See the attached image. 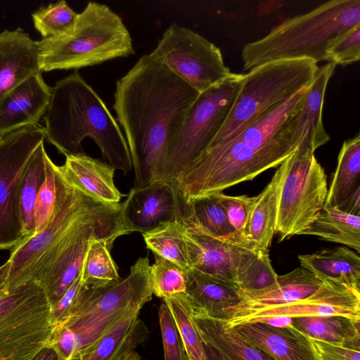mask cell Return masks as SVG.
Here are the masks:
<instances>
[{"instance_id": "obj_13", "label": "cell", "mask_w": 360, "mask_h": 360, "mask_svg": "<svg viewBox=\"0 0 360 360\" xmlns=\"http://www.w3.org/2000/svg\"><path fill=\"white\" fill-rule=\"evenodd\" d=\"M99 202L72 187L65 180L53 217L48 225L41 231L25 238L12 249L8 259L11 262L9 276L1 292L8 291L32 279L34 266L40 257L79 217Z\"/></svg>"}, {"instance_id": "obj_6", "label": "cell", "mask_w": 360, "mask_h": 360, "mask_svg": "<svg viewBox=\"0 0 360 360\" xmlns=\"http://www.w3.org/2000/svg\"><path fill=\"white\" fill-rule=\"evenodd\" d=\"M122 202H99L79 217L35 264L32 278L44 289L50 306L55 304L81 274L91 243L128 234L122 219Z\"/></svg>"}, {"instance_id": "obj_14", "label": "cell", "mask_w": 360, "mask_h": 360, "mask_svg": "<svg viewBox=\"0 0 360 360\" xmlns=\"http://www.w3.org/2000/svg\"><path fill=\"white\" fill-rule=\"evenodd\" d=\"M340 315L360 319V291L344 285L326 281L310 296L290 303L235 311L225 321L236 326L259 317H301Z\"/></svg>"}, {"instance_id": "obj_16", "label": "cell", "mask_w": 360, "mask_h": 360, "mask_svg": "<svg viewBox=\"0 0 360 360\" xmlns=\"http://www.w3.org/2000/svg\"><path fill=\"white\" fill-rule=\"evenodd\" d=\"M122 214L129 233H147L176 221L177 202L172 184L160 179L144 187H133L122 202Z\"/></svg>"}, {"instance_id": "obj_22", "label": "cell", "mask_w": 360, "mask_h": 360, "mask_svg": "<svg viewBox=\"0 0 360 360\" xmlns=\"http://www.w3.org/2000/svg\"><path fill=\"white\" fill-rule=\"evenodd\" d=\"M325 282L309 270L297 267L284 275H278L276 284L268 289L255 292L239 291L242 301L227 310L226 320L229 314L235 311L286 304L306 298Z\"/></svg>"}, {"instance_id": "obj_28", "label": "cell", "mask_w": 360, "mask_h": 360, "mask_svg": "<svg viewBox=\"0 0 360 360\" xmlns=\"http://www.w3.org/2000/svg\"><path fill=\"white\" fill-rule=\"evenodd\" d=\"M193 319L204 342L232 360H274L270 355L243 338L225 321L194 314Z\"/></svg>"}, {"instance_id": "obj_20", "label": "cell", "mask_w": 360, "mask_h": 360, "mask_svg": "<svg viewBox=\"0 0 360 360\" xmlns=\"http://www.w3.org/2000/svg\"><path fill=\"white\" fill-rule=\"evenodd\" d=\"M41 73L38 41L18 27L0 32V101L34 75Z\"/></svg>"}, {"instance_id": "obj_29", "label": "cell", "mask_w": 360, "mask_h": 360, "mask_svg": "<svg viewBox=\"0 0 360 360\" xmlns=\"http://www.w3.org/2000/svg\"><path fill=\"white\" fill-rule=\"evenodd\" d=\"M359 322L340 315L292 318V326L309 338L360 350Z\"/></svg>"}, {"instance_id": "obj_12", "label": "cell", "mask_w": 360, "mask_h": 360, "mask_svg": "<svg viewBox=\"0 0 360 360\" xmlns=\"http://www.w3.org/2000/svg\"><path fill=\"white\" fill-rule=\"evenodd\" d=\"M201 93L231 75L220 49L200 34L176 23L150 53Z\"/></svg>"}, {"instance_id": "obj_40", "label": "cell", "mask_w": 360, "mask_h": 360, "mask_svg": "<svg viewBox=\"0 0 360 360\" xmlns=\"http://www.w3.org/2000/svg\"><path fill=\"white\" fill-rule=\"evenodd\" d=\"M221 205L226 211L229 224L236 233L253 250L244 236L249 214L254 201V197L248 195L230 196L222 192L217 193ZM256 251V250H255Z\"/></svg>"}, {"instance_id": "obj_33", "label": "cell", "mask_w": 360, "mask_h": 360, "mask_svg": "<svg viewBox=\"0 0 360 360\" xmlns=\"http://www.w3.org/2000/svg\"><path fill=\"white\" fill-rule=\"evenodd\" d=\"M146 248L154 255L169 260L186 272L192 267L190 262L184 229L177 222H171L158 229L143 233Z\"/></svg>"}, {"instance_id": "obj_4", "label": "cell", "mask_w": 360, "mask_h": 360, "mask_svg": "<svg viewBox=\"0 0 360 360\" xmlns=\"http://www.w3.org/2000/svg\"><path fill=\"white\" fill-rule=\"evenodd\" d=\"M360 25V0H333L287 19L242 50L243 70L286 60L328 61L333 42Z\"/></svg>"}, {"instance_id": "obj_46", "label": "cell", "mask_w": 360, "mask_h": 360, "mask_svg": "<svg viewBox=\"0 0 360 360\" xmlns=\"http://www.w3.org/2000/svg\"><path fill=\"white\" fill-rule=\"evenodd\" d=\"M207 360H232L215 347L203 342Z\"/></svg>"}, {"instance_id": "obj_1", "label": "cell", "mask_w": 360, "mask_h": 360, "mask_svg": "<svg viewBox=\"0 0 360 360\" xmlns=\"http://www.w3.org/2000/svg\"><path fill=\"white\" fill-rule=\"evenodd\" d=\"M199 94L150 53L117 80L112 108L130 153L134 188L161 179L168 144Z\"/></svg>"}, {"instance_id": "obj_44", "label": "cell", "mask_w": 360, "mask_h": 360, "mask_svg": "<svg viewBox=\"0 0 360 360\" xmlns=\"http://www.w3.org/2000/svg\"><path fill=\"white\" fill-rule=\"evenodd\" d=\"M338 209L360 216V189L357 190Z\"/></svg>"}, {"instance_id": "obj_45", "label": "cell", "mask_w": 360, "mask_h": 360, "mask_svg": "<svg viewBox=\"0 0 360 360\" xmlns=\"http://www.w3.org/2000/svg\"><path fill=\"white\" fill-rule=\"evenodd\" d=\"M261 322L274 327H286L292 326V318L289 317H259L250 319L244 323ZM243 323V324H244ZM241 325V324H240Z\"/></svg>"}, {"instance_id": "obj_48", "label": "cell", "mask_w": 360, "mask_h": 360, "mask_svg": "<svg viewBox=\"0 0 360 360\" xmlns=\"http://www.w3.org/2000/svg\"><path fill=\"white\" fill-rule=\"evenodd\" d=\"M11 269V262L8 260L0 266V292L4 288L8 281Z\"/></svg>"}, {"instance_id": "obj_42", "label": "cell", "mask_w": 360, "mask_h": 360, "mask_svg": "<svg viewBox=\"0 0 360 360\" xmlns=\"http://www.w3.org/2000/svg\"><path fill=\"white\" fill-rule=\"evenodd\" d=\"M84 287L80 274L63 295L51 306L50 319L53 328L61 325L68 319Z\"/></svg>"}, {"instance_id": "obj_32", "label": "cell", "mask_w": 360, "mask_h": 360, "mask_svg": "<svg viewBox=\"0 0 360 360\" xmlns=\"http://www.w3.org/2000/svg\"><path fill=\"white\" fill-rule=\"evenodd\" d=\"M47 156L42 143L32 155L22 175L20 189V205L22 221L27 238L34 234V207L37 195L46 179Z\"/></svg>"}, {"instance_id": "obj_11", "label": "cell", "mask_w": 360, "mask_h": 360, "mask_svg": "<svg viewBox=\"0 0 360 360\" xmlns=\"http://www.w3.org/2000/svg\"><path fill=\"white\" fill-rule=\"evenodd\" d=\"M44 127L25 126L0 136V250H12L26 238L20 205L22 175L44 142Z\"/></svg>"}, {"instance_id": "obj_18", "label": "cell", "mask_w": 360, "mask_h": 360, "mask_svg": "<svg viewBox=\"0 0 360 360\" xmlns=\"http://www.w3.org/2000/svg\"><path fill=\"white\" fill-rule=\"evenodd\" d=\"M176 221L183 226L185 231L253 250L236 233L229 224L217 193L186 201L176 200Z\"/></svg>"}, {"instance_id": "obj_43", "label": "cell", "mask_w": 360, "mask_h": 360, "mask_svg": "<svg viewBox=\"0 0 360 360\" xmlns=\"http://www.w3.org/2000/svg\"><path fill=\"white\" fill-rule=\"evenodd\" d=\"M319 360H360V350L310 338Z\"/></svg>"}, {"instance_id": "obj_19", "label": "cell", "mask_w": 360, "mask_h": 360, "mask_svg": "<svg viewBox=\"0 0 360 360\" xmlns=\"http://www.w3.org/2000/svg\"><path fill=\"white\" fill-rule=\"evenodd\" d=\"M233 327L243 338L274 360H319L311 339L292 326L274 327L252 322Z\"/></svg>"}, {"instance_id": "obj_27", "label": "cell", "mask_w": 360, "mask_h": 360, "mask_svg": "<svg viewBox=\"0 0 360 360\" xmlns=\"http://www.w3.org/2000/svg\"><path fill=\"white\" fill-rule=\"evenodd\" d=\"M300 267L306 269L322 281H330L360 291V257L345 247L299 255Z\"/></svg>"}, {"instance_id": "obj_9", "label": "cell", "mask_w": 360, "mask_h": 360, "mask_svg": "<svg viewBox=\"0 0 360 360\" xmlns=\"http://www.w3.org/2000/svg\"><path fill=\"white\" fill-rule=\"evenodd\" d=\"M44 289L33 278L0 292V360H34L53 327Z\"/></svg>"}, {"instance_id": "obj_3", "label": "cell", "mask_w": 360, "mask_h": 360, "mask_svg": "<svg viewBox=\"0 0 360 360\" xmlns=\"http://www.w3.org/2000/svg\"><path fill=\"white\" fill-rule=\"evenodd\" d=\"M148 257H139L129 274L101 287L85 286L68 319L53 329L48 346L59 360H79L127 311L152 299Z\"/></svg>"}, {"instance_id": "obj_24", "label": "cell", "mask_w": 360, "mask_h": 360, "mask_svg": "<svg viewBox=\"0 0 360 360\" xmlns=\"http://www.w3.org/2000/svg\"><path fill=\"white\" fill-rule=\"evenodd\" d=\"M285 170L286 161L284 160L264 189L255 196L244 236L256 251H268L271 246L276 232L278 194Z\"/></svg>"}, {"instance_id": "obj_47", "label": "cell", "mask_w": 360, "mask_h": 360, "mask_svg": "<svg viewBox=\"0 0 360 360\" xmlns=\"http://www.w3.org/2000/svg\"><path fill=\"white\" fill-rule=\"evenodd\" d=\"M34 360H59V357L53 348L46 346L37 354Z\"/></svg>"}, {"instance_id": "obj_35", "label": "cell", "mask_w": 360, "mask_h": 360, "mask_svg": "<svg viewBox=\"0 0 360 360\" xmlns=\"http://www.w3.org/2000/svg\"><path fill=\"white\" fill-rule=\"evenodd\" d=\"M184 343L190 360H207L203 340L193 319V307L186 293L163 299Z\"/></svg>"}, {"instance_id": "obj_17", "label": "cell", "mask_w": 360, "mask_h": 360, "mask_svg": "<svg viewBox=\"0 0 360 360\" xmlns=\"http://www.w3.org/2000/svg\"><path fill=\"white\" fill-rule=\"evenodd\" d=\"M51 87L41 73L29 77L0 101V136L13 130L38 124L45 116Z\"/></svg>"}, {"instance_id": "obj_30", "label": "cell", "mask_w": 360, "mask_h": 360, "mask_svg": "<svg viewBox=\"0 0 360 360\" xmlns=\"http://www.w3.org/2000/svg\"><path fill=\"white\" fill-rule=\"evenodd\" d=\"M360 189V135L345 141L328 188L325 205L339 208Z\"/></svg>"}, {"instance_id": "obj_7", "label": "cell", "mask_w": 360, "mask_h": 360, "mask_svg": "<svg viewBox=\"0 0 360 360\" xmlns=\"http://www.w3.org/2000/svg\"><path fill=\"white\" fill-rule=\"evenodd\" d=\"M318 69L312 60L296 59L274 61L250 70L226 122L208 146L230 141L266 110L307 88Z\"/></svg>"}, {"instance_id": "obj_25", "label": "cell", "mask_w": 360, "mask_h": 360, "mask_svg": "<svg viewBox=\"0 0 360 360\" xmlns=\"http://www.w3.org/2000/svg\"><path fill=\"white\" fill-rule=\"evenodd\" d=\"M139 313V309L127 311L79 360H122L150 335Z\"/></svg>"}, {"instance_id": "obj_34", "label": "cell", "mask_w": 360, "mask_h": 360, "mask_svg": "<svg viewBox=\"0 0 360 360\" xmlns=\"http://www.w3.org/2000/svg\"><path fill=\"white\" fill-rule=\"evenodd\" d=\"M112 245L105 240H93L86 254L81 281L88 287H101L120 281L117 265L110 255Z\"/></svg>"}, {"instance_id": "obj_2", "label": "cell", "mask_w": 360, "mask_h": 360, "mask_svg": "<svg viewBox=\"0 0 360 360\" xmlns=\"http://www.w3.org/2000/svg\"><path fill=\"white\" fill-rule=\"evenodd\" d=\"M44 121L46 140L65 157L84 153L82 142L90 138L110 165L124 174L131 171L130 153L117 122L77 71L51 87Z\"/></svg>"}, {"instance_id": "obj_38", "label": "cell", "mask_w": 360, "mask_h": 360, "mask_svg": "<svg viewBox=\"0 0 360 360\" xmlns=\"http://www.w3.org/2000/svg\"><path fill=\"white\" fill-rule=\"evenodd\" d=\"M154 257L155 263L150 267L152 293L162 300L186 293V272L169 260Z\"/></svg>"}, {"instance_id": "obj_5", "label": "cell", "mask_w": 360, "mask_h": 360, "mask_svg": "<svg viewBox=\"0 0 360 360\" xmlns=\"http://www.w3.org/2000/svg\"><path fill=\"white\" fill-rule=\"evenodd\" d=\"M38 41L41 72L77 70L135 53L122 18L105 4L89 1L72 27Z\"/></svg>"}, {"instance_id": "obj_26", "label": "cell", "mask_w": 360, "mask_h": 360, "mask_svg": "<svg viewBox=\"0 0 360 360\" xmlns=\"http://www.w3.org/2000/svg\"><path fill=\"white\" fill-rule=\"evenodd\" d=\"M336 65L328 62L319 68L311 84L307 88L303 103L298 114V129L302 135L299 146L313 151L330 139L322 122L325 92Z\"/></svg>"}, {"instance_id": "obj_39", "label": "cell", "mask_w": 360, "mask_h": 360, "mask_svg": "<svg viewBox=\"0 0 360 360\" xmlns=\"http://www.w3.org/2000/svg\"><path fill=\"white\" fill-rule=\"evenodd\" d=\"M158 312L165 360H190L174 320L164 302Z\"/></svg>"}, {"instance_id": "obj_23", "label": "cell", "mask_w": 360, "mask_h": 360, "mask_svg": "<svg viewBox=\"0 0 360 360\" xmlns=\"http://www.w3.org/2000/svg\"><path fill=\"white\" fill-rule=\"evenodd\" d=\"M186 295L194 314L223 321L227 310L242 301L236 285L194 269L186 272Z\"/></svg>"}, {"instance_id": "obj_31", "label": "cell", "mask_w": 360, "mask_h": 360, "mask_svg": "<svg viewBox=\"0 0 360 360\" xmlns=\"http://www.w3.org/2000/svg\"><path fill=\"white\" fill-rule=\"evenodd\" d=\"M300 235L316 236L360 251V216L323 205L316 217Z\"/></svg>"}, {"instance_id": "obj_36", "label": "cell", "mask_w": 360, "mask_h": 360, "mask_svg": "<svg viewBox=\"0 0 360 360\" xmlns=\"http://www.w3.org/2000/svg\"><path fill=\"white\" fill-rule=\"evenodd\" d=\"M46 179L35 202L34 235L41 231L53 218L59 193L65 181L59 166L55 165L49 155L46 158Z\"/></svg>"}, {"instance_id": "obj_10", "label": "cell", "mask_w": 360, "mask_h": 360, "mask_svg": "<svg viewBox=\"0 0 360 360\" xmlns=\"http://www.w3.org/2000/svg\"><path fill=\"white\" fill-rule=\"evenodd\" d=\"M285 161L276 224L280 241L300 235L310 225L325 205L328 193L326 175L314 151L298 146Z\"/></svg>"}, {"instance_id": "obj_37", "label": "cell", "mask_w": 360, "mask_h": 360, "mask_svg": "<svg viewBox=\"0 0 360 360\" xmlns=\"http://www.w3.org/2000/svg\"><path fill=\"white\" fill-rule=\"evenodd\" d=\"M78 13L62 0L41 6L32 13L37 31L43 39L60 36L69 31L75 24Z\"/></svg>"}, {"instance_id": "obj_21", "label": "cell", "mask_w": 360, "mask_h": 360, "mask_svg": "<svg viewBox=\"0 0 360 360\" xmlns=\"http://www.w3.org/2000/svg\"><path fill=\"white\" fill-rule=\"evenodd\" d=\"M65 180L86 195L105 203H119L124 196L116 188L115 169L84 153L66 156L59 166Z\"/></svg>"}, {"instance_id": "obj_8", "label": "cell", "mask_w": 360, "mask_h": 360, "mask_svg": "<svg viewBox=\"0 0 360 360\" xmlns=\"http://www.w3.org/2000/svg\"><path fill=\"white\" fill-rule=\"evenodd\" d=\"M244 78L232 72L199 94L168 144L161 179L175 181L205 151L226 122Z\"/></svg>"}, {"instance_id": "obj_49", "label": "cell", "mask_w": 360, "mask_h": 360, "mask_svg": "<svg viewBox=\"0 0 360 360\" xmlns=\"http://www.w3.org/2000/svg\"><path fill=\"white\" fill-rule=\"evenodd\" d=\"M122 360H141L140 354L134 350L129 352Z\"/></svg>"}, {"instance_id": "obj_15", "label": "cell", "mask_w": 360, "mask_h": 360, "mask_svg": "<svg viewBox=\"0 0 360 360\" xmlns=\"http://www.w3.org/2000/svg\"><path fill=\"white\" fill-rule=\"evenodd\" d=\"M184 238L192 269L231 283L238 288L262 255L267 252L248 250L185 230Z\"/></svg>"}, {"instance_id": "obj_41", "label": "cell", "mask_w": 360, "mask_h": 360, "mask_svg": "<svg viewBox=\"0 0 360 360\" xmlns=\"http://www.w3.org/2000/svg\"><path fill=\"white\" fill-rule=\"evenodd\" d=\"M360 59V25L338 38L328 51V62L349 65Z\"/></svg>"}]
</instances>
